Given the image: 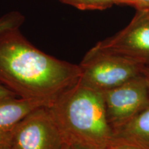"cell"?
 <instances>
[{"mask_svg": "<svg viewBox=\"0 0 149 149\" xmlns=\"http://www.w3.org/2000/svg\"><path fill=\"white\" fill-rule=\"evenodd\" d=\"M79 77V65L40 51L19 29L0 33V84L18 97L48 107Z\"/></svg>", "mask_w": 149, "mask_h": 149, "instance_id": "1", "label": "cell"}, {"mask_svg": "<svg viewBox=\"0 0 149 149\" xmlns=\"http://www.w3.org/2000/svg\"><path fill=\"white\" fill-rule=\"evenodd\" d=\"M48 107L68 144L105 149L114 139L102 92L77 83Z\"/></svg>", "mask_w": 149, "mask_h": 149, "instance_id": "2", "label": "cell"}, {"mask_svg": "<svg viewBox=\"0 0 149 149\" xmlns=\"http://www.w3.org/2000/svg\"><path fill=\"white\" fill-rule=\"evenodd\" d=\"M145 66L135 59L95 46L79 64L78 83L103 93L140 75Z\"/></svg>", "mask_w": 149, "mask_h": 149, "instance_id": "3", "label": "cell"}, {"mask_svg": "<svg viewBox=\"0 0 149 149\" xmlns=\"http://www.w3.org/2000/svg\"><path fill=\"white\" fill-rule=\"evenodd\" d=\"M7 142L12 149H62L66 143L48 107L28 115L10 132Z\"/></svg>", "mask_w": 149, "mask_h": 149, "instance_id": "4", "label": "cell"}, {"mask_svg": "<svg viewBox=\"0 0 149 149\" xmlns=\"http://www.w3.org/2000/svg\"><path fill=\"white\" fill-rule=\"evenodd\" d=\"M102 94L108 120L113 132L149 104V89L143 74Z\"/></svg>", "mask_w": 149, "mask_h": 149, "instance_id": "5", "label": "cell"}, {"mask_svg": "<svg viewBox=\"0 0 149 149\" xmlns=\"http://www.w3.org/2000/svg\"><path fill=\"white\" fill-rule=\"evenodd\" d=\"M95 46L149 65V10H137L127 26Z\"/></svg>", "mask_w": 149, "mask_h": 149, "instance_id": "6", "label": "cell"}, {"mask_svg": "<svg viewBox=\"0 0 149 149\" xmlns=\"http://www.w3.org/2000/svg\"><path fill=\"white\" fill-rule=\"evenodd\" d=\"M42 107L46 106L17 97L0 100V142L6 141L9 134L19 123L35 109Z\"/></svg>", "mask_w": 149, "mask_h": 149, "instance_id": "7", "label": "cell"}, {"mask_svg": "<svg viewBox=\"0 0 149 149\" xmlns=\"http://www.w3.org/2000/svg\"><path fill=\"white\" fill-rule=\"evenodd\" d=\"M114 139L133 141L149 149V104L131 120L114 130Z\"/></svg>", "mask_w": 149, "mask_h": 149, "instance_id": "8", "label": "cell"}, {"mask_svg": "<svg viewBox=\"0 0 149 149\" xmlns=\"http://www.w3.org/2000/svg\"><path fill=\"white\" fill-rule=\"evenodd\" d=\"M61 2L72 6L82 10H104L116 4L117 0H59Z\"/></svg>", "mask_w": 149, "mask_h": 149, "instance_id": "9", "label": "cell"}, {"mask_svg": "<svg viewBox=\"0 0 149 149\" xmlns=\"http://www.w3.org/2000/svg\"><path fill=\"white\" fill-rule=\"evenodd\" d=\"M25 17L18 11H11L0 17V33L14 29H20Z\"/></svg>", "mask_w": 149, "mask_h": 149, "instance_id": "10", "label": "cell"}, {"mask_svg": "<svg viewBox=\"0 0 149 149\" xmlns=\"http://www.w3.org/2000/svg\"><path fill=\"white\" fill-rule=\"evenodd\" d=\"M107 149H148L133 141L114 139Z\"/></svg>", "mask_w": 149, "mask_h": 149, "instance_id": "11", "label": "cell"}, {"mask_svg": "<svg viewBox=\"0 0 149 149\" xmlns=\"http://www.w3.org/2000/svg\"><path fill=\"white\" fill-rule=\"evenodd\" d=\"M117 5H128L137 10H149V0H117Z\"/></svg>", "mask_w": 149, "mask_h": 149, "instance_id": "12", "label": "cell"}, {"mask_svg": "<svg viewBox=\"0 0 149 149\" xmlns=\"http://www.w3.org/2000/svg\"><path fill=\"white\" fill-rule=\"evenodd\" d=\"M10 97H17L13 93H12L8 89L5 88L2 85L0 84V100L2 99Z\"/></svg>", "mask_w": 149, "mask_h": 149, "instance_id": "13", "label": "cell"}, {"mask_svg": "<svg viewBox=\"0 0 149 149\" xmlns=\"http://www.w3.org/2000/svg\"><path fill=\"white\" fill-rule=\"evenodd\" d=\"M142 74L144 75V77L146 79V81L147 82V84H148V89H149V65H146L144 66V69H143Z\"/></svg>", "mask_w": 149, "mask_h": 149, "instance_id": "14", "label": "cell"}, {"mask_svg": "<svg viewBox=\"0 0 149 149\" xmlns=\"http://www.w3.org/2000/svg\"><path fill=\"white\" fill-rule=\"evenodd\" d=\"M0 149H12L10 148V146H9L6 141H3L0 142Z\"/></svg>", "mask_w": 149, "mask_h": 149, "instance_id": "15", "label": "cell"}, {"mask_svg": "<svg viewBox=\"0 0 149 149\" xmlns=\"http://www.w3.org/2000/svg\"><path fill=\"white\" fill-rule=\"evenodd\" d=\"M70 147H71V149H91L88 148V147L81 146V145H79V144H70Z\"/></svg>", "mask_w": 149, "mask_h": 149, "instance_id": "16", "label": "cell"}, {"mask_svg": "<svg viewBox=\"0 0 149 149\" xmlns=\"http://www.w3.org/2000/svg\"><path fill=\"white\" fill-rule=\"evenodd\" d=\"M62 149H71V147H70V145L69 144H68V143H65V144L64 145V146H63Z\"/></svg>", "mask_w": 149, "mask_h": 149, "instance_id": "17", "label": "cell"}, {"mask_svg": "<svg viewBox=\"0 0 149 149\" xmlns=\"http://www.w3.org/2000/svg\"><path fill=\"white\" fill-rule=\"evenodd\" d=\"M105 149H107V148H105Z\"/></svg>", "mask_w": 149, "mask_h": 149, "instance_id": "18", "label": "cell"}, {"mask_svg": "<svg viewBox=\"0 0 149 149\" xmlns=\"http://www.w3.org/2000/svg\"></svg>", "mask_w": 149, "mask_h": 149, "instance_id": "19", "label": "cell"}]
</instances>
